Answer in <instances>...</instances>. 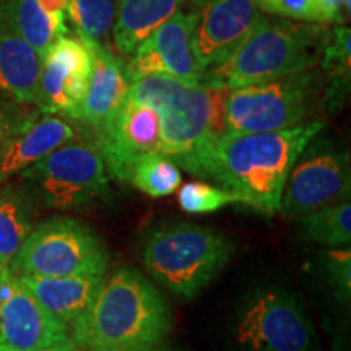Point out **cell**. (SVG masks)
Here are the masks:
<instances>
[{"mask_svg": "<svg viewBox=\"0 0 351 351\" xmlns=\"http://www.w3.org/2000/svg\"><path fill=\"white\" fill-rule=\"evenodd\" d=\"M191 34V16L181 8L132 52L124 65L130 83L147 75H165L189 85H202L205 70L192 51Z\"/></svg>", "mask_w": 351, "mask_h": 351, "instance_id": "obj_14", "label": "cell"}, {"mask_svg": "<svg viewBox=\"0 0 351 351\" xmlns=\"http://www.w3.org/2000/svg\"><path fill=\"white\" fill-rule=\"evenodd\" d=\"M187 0H119L112 28V43L121 56H130L137 47L181 10Z\"/></svg>", "mask_w": 351, "mask_h": 351, "instance_id": "obj_20", "label": "cell"}, {"mask_svg": "<svg viewBox=\"0 0 351 351\" xmlns=\"http://www.w3.org/2000/svg\"><path fill=\"white\" fill-rule=\"evenodd\" d=\"M41 351H82V350H78L75 345H73V341L72 340H65V341H60V343H57V345H52V346H49V348H46V350H41Z\"/></svg>", "mask_w": 351, "mask_h": 351, "instance_id": "obj_33", "label": "cell"}, {"mask_svg": "<svg viewBox=\"0 0 351 351\" xmlns=\"http://www.w3.org/2000/svg\"><path fill=\"white\" fill-rule=\"evenodd\" d=\"M262 13L314 23V0H254Z\"/></svg>", "mask_w": 351, "mask_h": 351, "instance_id": "obj_30", "label": "cell"}, {"mask_svg": "<svg viewBox=\"0 0 351 351\" xmlns=\"http://www.w3.org/2000/svg\"><path fill=\"white\" fill-rule=\"evenodd\" d=\"M21 174L33 194L51 208H77L109 195L106 165L96 137L77 134Z\"/></svg>", "mask_w": 351, "mask_h": 351, "instance_id": "obj_7", "label": "cell"}, {"mask_svg": "<svg viewBox=\"0 0 351 351\" xmlns=\"http://www.w3.org/2000/svg\"><path fill=\"white\" fill-rule=\"evenodd\" d=\"M298 219V232L304 241L326 245L345 247L351 241V200H343L330 207L315 210Z\"/></svg>", "mask_w": 351, "mask_h": 351, "instance_id": "obj_24", "label": "cell"}, {"mask_svg": "<svg viewBox=\"0 0 351 351\" xmlns=\"http://www.w3.org/2000/svg\"><path fill=\"white\" fill-rule=\"evenodd\" d=\"M109 252L90 228L67 217H54L33 228L8 263L16 276L104 275Z\"/></svg>", "mask_w": 351, "mask_h": 351, "instance_id": "obj_8", "label": "cell"}, {"mask_svg": "<svg viewBox=\"0 0 351 351\" xmlns=\"http://www.w3.org/2000/svg\"><path fill=\"white\" fill-rule=\"evenodd\" d=\"M320 269L332 296L341 304H348L351 296V251L345 247H330L320 254Z\"/></svg>", "mask_w": 351, "mask_h": 351, "instance_id": "obj_27", "label": "cell"}, {"mask_svg": "<svg viewBox=\"0 0 351 351\" xmlns=\"http://www.w3.org/2000/svg\"><path fill=\"white\" fill-rule=\"evenodd\" d=\"M0 21L28 43L39 59L57 39L67 34L65 13L46 12L38 0H2Z\"/></svg>", "mask_w": 351, "mask_h": 351, "instance_id": "obj_21", "label": "cell"}, {"mask_svg": "<svg viewBox=\"0 0 351 351\" xmlns=\"http://www.w3.org/2000/svg\"><path fill=\"white\" fill-rule=\"evenodd\" d=\"M178 202L186 213L205 215L218 212L238 199L226 189H219L205 182H187L179 191Z\"/></svg>", "mask_w": 351, "mask_h": 351, "instance_id": "obj_28", "label": "cell"}, {"mask_svg": "<svg viewBox=\"0 0 351 351\" xmlns=\"http://www.w3.org/2000/svg\"><path fill=\"white\" fill-rule=\"evenodd\" d=\"M322 129V121H311L285 130L228 134L202 145L181 168L219 182L256 212L274 215L296 160Z\"/></svg>", "mask_w": 351, "mask_h": 351, "instance_id": "obj_1", "label": "cell"}, {"mask_svg": "<svg viewBox=\"0 0 351 351\" xmlns=\"http://www.w3.org/2000/svg\"><path fill=\"white\" fill-rule=\"evenodd\" d=\"M351 194L350 153L314 147L296 160L285 184L280 212L300 218L315 210L348 200Z\"/></svg>", "mask_w": 351, "mask_h": 351, "instance_id": "obj_10", "label": "cell"}, {"mask_svg": "<svg viewBox=\"0 0 351 351\" xmlns=\"http://www.w3.org/2000/svg\"><path fill=\"white\" fill-rule=\"evenodd\" d=\"M192 51L204 70L230 57L263 13L254 0H189Z\"/></svg>", "mask_w": 351, "mask_h": 351, "instance_id": "obj_11", "label": "cell"}, {"mask_svg": "<svg viewBox=\"0 0 351 351\" xmlns=\"http://www.w3.org/2000/svg\"><path fill=\"white\" fill-rule=\"evenodd\" d=\"M39 5H41L46 12L51 13H65L70 0H38Z\"/></svg>", "mask_w": 351, "mask_h": 351, "instance_id": "obj_32", "label": "cell"}, {"mask_svg": "<svg viewBox=\"0 0 351 351\" xmlns=\"http://www.w3.org/2000/svg\"><path fill=\"white\" fill-rule=\"evenodd\" d=\"M330 34L328 25L263 15L225 62L205 70L202 85L236 88L315 69Z\"/></svg>", "mask_w": 351, "mask_h": 351, "instance_id": "obj_3", "label": "cell"}, {"mask_svg": "<svg viewBox=\"0 0 351 351\" xmlns=\"http://www.w3.org/2000/svg\"><path fill=\"white\" fill-rule=\"evenodd\" d=\"M95 137L108 173L117 181L130 182L138 160L160 153V117L153 108L125 98L111 119L95 132Z\"/></svg>", "mask_w": 351, "mask_h": 351, "instance_id": "obj_13", "label": "cell"}, {"mask_svg": "<svg viewBox=\"0 0 351 351\" xmlns=\"http://www.w3.org/2000/svg\"><path fill=\"white\" fill-rule=\"evenodd\" d=\"M319 65L324 78V104L328 111L335 112L343 106L351 85V29L348 26L332 28Z\"/></svg>", "mask_w": 351, "mask_h": 351, "instance_id": "obj_22", "label": "cell"}, {"mask_svg": "<svg viewBox=\"0 0 351 351\" xmlns=\"http://www.w3.org/2000/svg\"><path fill=\"white\" fill-rule=\"evenodd\" d=\"M19 280L52 315L70 328L93 304L104 275H20Z\"/></svg>", "mask_w": 351, "mask_h": 351, "instance_id": "obj_17", "label": "cell"}, {"mask_svg": "<svg viewBox=\"0 0 351 351\" xmlns=\"http://www.w3.org/2000/svg\"><path fill=\"white\" fill-rule=\"evenodd\" d=\"M232 351H320L317 332L295 293L280 287L247 293L231 322Z\"/></svg>", "mask_w": 351, "mask_h": 351, "instance_id": "obj_6", "label": "cell"}, {"mask_svg": "<svg viewBox=\"0 0 351 351\" xmlns=\"http://www.w3.org/2000/svg\"><path fill=\"white\" fill-rule=\"evenodd\" d=\"M320 104H324V78L315 69L230 88L228 132L291 129L311 122Z\"/></svg>", "mask_w": 351, "mask_h": 351, "instance_id": "obj_5", "label": "cell"}, {"mask_svg": "<svg viewBox=\"0 0 351 351\" xmlns=\"http://www.w3.org/2000/svg\"><path fill=\"white\" fill-rule=\"evenodd\" d=\"M34 208L25 191L8 187L0 194V269L8 265L33 230Z\"/></svg>", "mask_w": 351, "mask_h": 351, "instance_id": "obj_23", "label": "cell"}, {"mask_svg": "<svg viewBox=\"0 0 351 351\" xmlns=\"http://www.w3.org/2000/svg\"><path fill=\"white\" fill-rule=\"evenodd\" d=\"M41 59L36 51L0 21V96L34 104Z\"/></svg>", "mask_w": 351, "mask_h": 351, "instance_id": "obj_19", "label": "cell"}, {"mask_svg": "<svg viewBox=\"0 0 351 351\" xmlns=\"http://www.w3.org/2000/svg\"><path fill=\"white\" fill-rule=\"evenodd\" d=\"M93 56L86 41L62 36L41 59L34 104L46 114L77 119L91 77Z\"/></svg>", "mask_w": 351, "mask_h": 351, "instance_id": "obj_12", "label": "cell"}, {"mask_svg": "<svg viewBox=\"0 0 351 351\" xmlns=\"http://www.w3.org/2000/svg\"><path fill=\"white\" fill-rule=\"evenodd\" d=\"M173 328L168 302L132 269L103 280L93 304L69 328L82 351H145L163 343Z\"/></svg>", "mask_w": 351, "mask_h": 351, "instance_id": "obj_2", "label": "cell"}, {"mask_svg": "<svg viewBox=\"0 0 351 351\" xmlns=\"http://www.w3.org/2000/svg\"><path fill=\"white\" fill-rule=\"evenodd\" d=\"M145 351H191V350L184 348V346H181V345H169V343H166V341H163V343L153 346V348L145 350Z\"/></svg>", "mask_w": 351, "mask_h": 351, "instance_id": "obj_34", "label": "cell"}, {"mask_svg": "<svg viewBox=\"0 0 351 351\" xmlns=\"http://www.w3.org/2000/svg\"><path fill=\"white\" fill-rule=\"evenodd\" d=\"M234 245L221 231L192 223H168L143 239L142 258L158 283L191 300L207 288L231 261Z\"/></svg>", "mask_w": 351, "mask_h": 351, "instance_id": "obj_4", "label": "cell"}, {"mask_svg": "<svg viewBox=\"0 0 351 351\" xmlns=\"http://www.w3.org/2000/svg\"><path fill=\"white\" fill-rule=\"evenodd\" d=\"M34 119H36L34 114L21 109L20 103L0 99V156L7 150L12 140Z\"/></svg>", "mask_w": 351, "mask_h": 351, "instance_id": "obj_29", "label": "cell"}, {"mask_svg": "<svg viewBox=\"0 0 351 351\" xmlns=\"http://www.w3.org/2000/svg\"><path fill=\"white\" fill-rule=\"evenodd\" d=\"M182 176L178 165L163 153H152L143 156L134 166L130 184L142 191L143 194L160 199L174 194L181 187Z\"/></svg>", "mask_w": 351, "mask_h": 351, "instance_id": "obj_26", "label": "cell"}, {"mask_svg": "<svg viewBox=\"0 0 351 351\" xmlns=\"http://www.w3.org/2000/svg\"><path fill=\"white\" fill-rule=\"evenodd\" d=\"M350 19V0H314V23L345 25Z\"/></svg>", "mask_w": 351, "mask_h": 351, "instance_id": "obj_31", "label": "cell"}, {"mask_svg": "<svg viewBox=\"0 0 351 351\" xmlns=\"http://www.w3.org/2000/svg\"><path fill=\"white\" fill-rule=\"evenodd\" d=\"M75 135V127L56 114H46L34 119L12 140L0 156V184L12 176L23 173L26 168L49 155Z\"/></svg>", "mask_w": 351, "mask_h": 351, "instance_id": "obj_18", "label": "cell"}, {"mask_svg": "<svg viewBox=\"0 0 351 351\" xmlns=\"http://www.w3.org/2000/svg\"><path fill=\"white\" fill-rule=\"evenodd\" d=\"M69 339V327L19 280L0 306V351H41Z\"/></svg>", "mask_w": 351, "mask_h": 351, "instance_id": "obj_15", "label": "cell"}, {"mask_svg": "<svg viewBox=\"0 0 351 351\" xmlns=\"http://www.w3.org/2000/svg\"><path fill=\"white\" fill-rule=\"evenodd\" d=\"M90 44L93 65L88 90L75 121L98 132L122 106L130 88L124 62L111 52V47Z\"/></svg>", "mask_w": 351, "mask_h": 351, "instance_id": "obj_16", "label": "cell"}, {"mask_svg": "<svg viewBox=\"0 0 351 351\" xmlns=\"http://www.w3.org/2000/svg\"><path fill=\"white\" fill-rule=\"evenodd\" d=\"M119 0H70L67 15L83 41L109 46Z\"/></svg>", "mask_w": 351, "mask_h": 351, "instance_id": "obj_25", "label": "cell"}, {"mask_svg": "<svg viewBox=\"0 0 351 351\" xmlns=\"http://www.w3.org/2000/svg\"><path fill=\"white\" fill-rule=\"evenodd\" d=\"M127 98L153 108L160 117V153L182 166L205 142L210 119L208 90L165 75L138 78Z\"/></svg>", "mask_w": 351, "mask_h": 351, "instance_id": "obj_9", "label": "cell"}]
</instances>
